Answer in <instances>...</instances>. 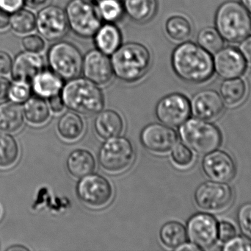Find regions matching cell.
I'll use <instances>...</instances> for the list:
<instances>
[{
    "label": "cell",
    "instance_id": "cell-1",
    "mask_svg": "<svg viewBox=\"0 0 251 251\" xmlns=\"http://www.w3.org/2000/svg\"><path fill=\"white\" fill-rule=\"evenodd\" d=\"M171 66L181 81L203 84L213 76V56L196 43H180L172 53Z\"/></svg>",
    "mask_w": 251,
    "mask_h": 251
},
{
    "label": "cell",
    "instance_id": "cell-2",
    "mask_svg": "<svg viewBox=\"0 0 251 251\" xmlns=\"http://www.w3.org/2000/svg\"><path fill=\"white\" fill-rule=\"evenodd\" d=\"M110 59L114 76L128 84L142 79L151 65V56L149 49L137 42L122 44Z\"/></svg>",
    "mask_w": 251,
    "mask_h": 251
},
{
    "label": "cell",
    "instance_id": "cell-3",
    "mask_svg": "<svg viewBox=\"0 0 251 251\" xmlns=\"http://www.w3.org/2000/svg\"><path fill=\"white\" fill-rule=\"evenodd\" d=\"M60 96L66 107L79 114H97L105 104L104 94L99 85L79 76L66 81Z\"/></svg>",
    "mask_w": 251,
    "mask_h": 251
},
{
    "label": "cell",
    "instance_id": "cell-4",
    "mask_svg": "<svg viewBox=\"0 0 251 251\" xmlns=\"http://www.w3.org/2000/svg\"><path fill=\"white\" fill-rule=\"evenodd\" d=\"M215 28L224 41L239 44L251 32V15L241 2L222 3L215 13Z\"/></svg>",
    "mask_w": 251,
    "mask_h": 251
},
{
    "label": "cell",
    "instance_id": "cell-5",
    "mask_svg": "<svg viewBox=\"0 0 251 251\" xmlns=\"http://www.w3.org/2000/svg\"><path fill=\"white\" fill-rule=\"evenodd\" d=\"M179 134L184 144L199 154L211 153L222 143V134L215 125L196 117L180 126Z\"/></svg>",
    "mask_w": 251,
    "mask_h": 251
},
{
    "label": "cell",
    "instance_id": "cell-6",
    "mask_svg": "<svg viewBox=\"0 0 251 251\" xmlns=\"http://www.w3.org/2000/svg\"><path fill=\"white\" fill-rule=\"evenodd\" d=\"M83 56L80 50L69 41H57L47 53L50 69L63 81L77 78L82 73Z\"/></svg>",
    "mask_w": 251,
    "mask_h": 251
},
{
    "label": "cell",
    "instance_id": "cell-7",
    "mask_svg": "<svg viewBox=\"0 0 251 251\" xmlns=\"http://www.w3.org/2000/svg\"><path fill=\"white\" fill-rule=\"evenodd\" d=\"M65 12L69 29L82 38H93L102 24L97 6L88 0H70Z\"/></svg>",
    "mask_w": 251,
    "mask_h": 251
},
{
    "label": "cell",
    "instance_id": "cell-8",
    "mask_svg": "<svg viewBox=\"0 0 251 251\" xmlns=\"http://www.w3.org/2000/svg\"><path fill=\"white\" fill-rule=\"evenodd\" d=\"M134 157L135 153L131 141L119 136L107 139L100 148L98 159L106 172L117 174L128 169Z\"/></svg>",
    "mask_w": 251,
    "mask_h": 251
},
{
    "label": "cell",
    "instance_id": "cell-9",
    "mask_svg": "<svg viewBox=\"0 0 251 251\" xmlns=\"http://www.w3.org/2000/svg\"><path fill=\"white\" fill-rule=\"evenodd\" d=\"M79 200L91 208H102L113 198V190L108 180L98 174H89L76 185Z\"/></svg>",
    "mask_w": 251,
    "mask_h": 251
},
{
    "label": "cell",
    "instance_id": "cell-10",
    "mask_svg": "<svg viewBox=\"0 0 251 251\" xmlns=\"http://www.w3.org/2000/svg\"><path fill=\"white\" fill-rule=\"evenodd\" d=\"M195 201L200 209L210 212L225 210L233 200V191L227 183L206 181L196 189Z\"/></svg>",
    "mask_w": 251,
    "mask_h": 251
},
{
    "label": "cell",
    "instance_id": "cell-11",
    "mask_svg": "<svg viewBox=\"0 0 251 251\" xmlns=\"http://www.w3.org/2000/svg\"><path fill=\"white\" fill-rule=\"evenodd\" d=\"M158 120L167 126L177 128L181 126L191 114L190 101L180 93H172L162 97L155 109Z\"/></svg>",
    "mask_w": 251,
    "mask_h": 251
},
{
    "label": "cell",
    "instance_id": "cell-12",
    "mask_svg": "<svg viewBox=\"0 0 251 251\" xmlns=\"http://www.w3.org/2000/svg\"><path fill=\"white\" fill-rule=\"evenodd\" d=\"M218 221L212 215L197 213L187 222V238L200 250H208L218 240Z\"/></svg>",
    "mask_w": 251,
    "mask_h": 251
},
{
    "label": "cell",
    "instance_id": "cell-13",
    "mask_svg": "<svg viewBox=\"0 0 251 251\" xmlns=\"http://www.w3.org/2000/svg\"><path fill=\"white\" fill-rule=\"evenodd\" d=\"M36 29L47 41H60L69 29L65 10L53 4L43 7L36 16Z\"/></svg>",
    "mask_w": 251,
    "mask_h": 251
},
{
    "label": "cell",
    "instance_id": "cell-14",
    "mask_svg": "<svg viewBox=\"0 0 251 251\" xmlns=\"http://www.w3.org/2000/svg\"><path fill=\"white\" fill-rule=\"evenodd\" d=\"M82 73L99 86L108 85L114 76L110 56L97 48L87 52L83 56Z\"/></svg>",
    "mask_w": 251,
    "mask_h": 251
},
{
    "label": "cell",
    "instance_id": "cell-15",
    "mask_svg": "<svg viewBox=\"0 0 251 251\" xmlns=\"http://www.w3.org/2000/svg\"><path fill=\"white\" fill-rule=\"evenodd\" d=\"M140 141L145 148L155 153L171 151L178 142L175 130L162 123L149 124L140 134Z\"/></svg>",
    "mask_w": 251,
    "mask_h": 251
},
{
    "label": "cell",
    "instance_id": "cell-16",
    "mask_svg": "<svg viewBox=\"0 0 251 251\" xmlns=\"http://www.w3.org/2000/svg\"><path fill=\"white\" fill-rule=\"evenodd\" d=\"M202 169L211 181L221 183L232 181L237 172L231 156L218 149L206 154L202 162Z\"/></svg>",
    "mask_w": 251,
    "mask_h": 251
},
{
    "label": "cell",
    "instance_id": "cell-17",
    "mask_svg": "<svg viewBox=\"0 0 251 251\" xmlns=\"http://www.w3.org/2000/svg\"><path fill=\"white\" fill-rule=\"evenodd\" d=\"M214 72L224 80L242 77L248 64L239 49L224 47L213 55Z\"/></svg>",
    "mask_w": 251,
    "mask_h": 251
},
{
    "label": "cell",
    "instance_id": "cell-18",
    "mask_svg": "<svg viewBox=\"0 0 251 251\" xmlns=\"http://www.w3.org/2000/svg\"><path fill=\"white\" fill-rule=\"evenodd\" d=\"M191 113L198 119L212 121L224 111V103L219 93L205 89L196 93L190 101Z\"/></svg>",
    "mask_w": 251,
    "mask_h": 251
},
{
    "label": "cell",
    "instance_id": "cell-19",
    "mask_svg": "<svg viewBox=\"0 0 251 251\" xmlns=\"http://www.w3.org/2000/svg\"><path fill=\"white\" fill-rule=\"evenodd\" d=\"M44 69L45 63L42 56L25 51L15 57L10 72L13 81L31 84L35 75Z\"/></svg>",
    "mask_w": 251,
    "mask_h": 251
},
{
    "label": "cell",
    "instance_id": "cell-20",
    "mask_svg": "<svg viewBox=\"0 0 251 251\" xmlns=\"http://www.w3.org/2000/svg\"><path fill=\"white\" fill-rule=\"evenodd\" d=\"M96 48L101 53L111 56L122 46V33L116 24H101L94 36Z\"/></svg>",
    "mask_w": 251,
    "mask_h": 251
},
{
    "label": "cell",
    "instance_id": "cell-21",
    "mask_svg": "<svg viewBox=\"0 0 251 251\" xmlns=\"http://www.w3.org/2000/svg\"><path fill=\"white\" fill-rule=\"evenodd\" d=\"M94 128L99 137L107 140L119 137L123 132L125 123L116 111L102 110L96 117Z\"/></svg>",
    "mask_w": 251,
    "mask_h": 251
},
{
    "label": "cell",
    "instance_id": "cell-22",
    "mask_svg": "<svg viewBox=\"0 0 251 251\" xmlns=\"http://www.w3.org/2000/svg\"><path fill=\"white\" fill-rule=\"evenodd\" d=\"M63 85L60 77L51 69H46L38 72L31 83L32 91L38 97L47 99L60 94Z\"/></svg>",
    "mask_w": 251,
    "mask_h": 251
},
{
    "label": "cell",
    "instance_id": "cell-23",
    "mask_svg": "<svg viewBox=\"0 0 251 251\" xmlns=\"http://www.w3.org/2000/svg\"><path fill=\"white\" fill-rule=\"evenodd\" d=\"M25 119L20 103L8 101L0 104V132H17L23 126Z\"/></svg>",
    "mask_w": 251,
    "mask_h": 251
},
{
    "label": "cell",
    "instance_id": "cell-24",
    "mask_svg": "<svg viewBox=\"0 0 251 251\" xmlns=\"http://www.w3.org/2000/svg\"><path fill=\"white\" fill-rule=\"evenodd\" d=\"M247 83L241 77L224 80L220 88V95L223 101L229 107L240 106L248 95Z\"/></svg>",
    "mask_w": 251,
    "mask_h": 251
},
{
    "label": "cell",
    "instance_id": "cell-25",
    "mask_svg": "<svg viewBox=\"0 0 251 251\" xmlns=\"http://www.w3.org/2000/svg\"><path fill=\"white\" fill-rule=\"evenodd\" d=\"M66 167L72 176L82 178L94 172L96 161L89 151L78 149L72 151L68 156Z\"/></svg>",
    "mask_w": 251,
    "mask_h": 251
},
{
    "label": "cell",
    "instance_id": "cell-26",
    "mask_svg": "<svg viewBox=\"0 0 251 251\" xmlns=\"http://www.w3.org/2000/svg\"><path fill=\"white\" fill-rule=\"evenodd\" d=\"M123 2L125 14L136 23L149 22L158 10L157 0H124Z\"/></svg>",
    "mask_w": 251,
    "mask_h": 251
},
{
    "label": "cell",
    "instance_id": "cell-27",
    "mask_svg": "<svg viewBox=\"0 0 251 251\" xmlns=\"http://www.w3.org/2000/svg\"><path fill=\"white\" fill-rule=\"evenodd\" d=\"M25 118L33 126H41L50 118V109L44 98L35 96L25 102L23 107Z\"/></svg>",
    "mask_w": 251,
    "mask_h": 251
},
{
    "label": "cell",
    "instance_id": "cell-28",
    "mask_svg": "<svg viewBox=\"0 0 251 251\" xmlns=\"http://www.w3.org/2000/svg\"><path fill=\"white\" fill-rule=\"evenodd\" d=\"M85 123L82 117L75 112L65 113L57 122V131L60 137L66 141L79 139L84 133Z\"/></svg>",
    "mask_w": 251,
    "mask_h": 251
},
{
    "label": "cell",
    "instance_id": "cell-29",
    "mask_svg": "<svg viewBox=\"0 0 251 251\" xmlns=\"http://www.w3.org/2000/svg\"><path fill=\"white\" fill-rule=\"evenodd\" d=\"M165 32L170 39L176 43L188 41L193 32V25L186 16L174 15L165 23Z\"/></svg>",
    "mask_w": 251,
    "mask_h": 251
},
{
    "label": "cell",
    "instance_id": "cell-30",
    "mask_svg": "<svg viewBox=\"0 0 251 251\" xmlns=\"http://www.w3.org/2000/svg\"><path fill=\"white\" fill-rule=\"evenodd\" d=\"M159 238L165 247L176 250L187 243V230L180 223L171 221L162 225L159 231Z\"/></svg>",
    "mask_w": 251,
    "mask_h": 251
},
{
    "label": "cell",
    "instance_id": "cell-31",
    "mask_svg": "<svg viewBox=\"0 0 251 251\" xmlns=\"http://www.w3.org/2000/svg\"><path fill=\"white\" fill-rule=\"evenodd\" d=\"M19 158V144L14 137L0 132V169H7L14 166Z\"/></svg>",
    "mask_w": 251,
    "mask_h": 251
},
{
    "label": "cell",
    "instance_id": "cell-32",
    "mask_svg": "<svg viewBox=\"0 0 251 251\" xmlns=\"http://www.w3.org/2000/svg\"><path fill=\"white\" fill-rule=\"evenodd\" d=\"M97 8L101 20L116 24L122 20L125 15L122 0H98Z\"/></svg>",
    "mask_w": 251,
    "mask_h": 251
},
{
    "label": "cell",
    "instance_id": "cell-33",
    "mask_svg": "<svg viewBox=\"0 0 251 251\" xmlns=\"http://www.w3.org/2000/svg\"><path fill=\"white\" fill-rule=\"evenodd\" d=\"M224 42L221 34L213 27H205L197 35V44L211 55L221 50L224 47Z\"/></svg>",
    "mask_w": 251,
    "mask_h": 251
},
{
    "label": "cell",
    "instance_id": "cell-34",
    "mask_svg": "<svg viewBox=\"0 0 251 251\" xmlns=\"http://www.w3.org/2000/svg\"><path fill=\"white\" fill-rule=\"evenodd\" d=\"M10 25L16 33H30L36 29V16L29 10L21 9L11 14Z\"/></svg>",
    "mask_w": 251,
    "mask_h": 251
},
{
    "label": "cell",
    "instance_id": "cell-35",
    "mask_svg": "<svg viewBox=\"0 0 251 251\" xmlns=\"http://www.w3.org/2000/svg\"><path fill=\"white\" fill-rule=\"evenodd\" d=\"M171 152L173 162L178 167L187 168L191 166L194 162V154L193 150L185 144H176Z\"/></svg>",
    "mask_w": 251,
    "mask_h": 251
},
{
    "label": "cell",
    "instance_id": "cell-36",
    "mask_svg": "<svg viewBox=\"0 0 251 251\" xmlns=\"http://www.w3.org/2000/svg\"><path fill=\"white\" fill-rule=\"evenodd\" d=\"M32 92L31 84L14 81L10 85L8 97L11 101L17 103H23L30 97Z\"/></svg>",
    "mask_w": 251,
    "mask_h": 251
},
{
    "label": "cell",
    "instance_id": "cell-37",
    "mask_svg": "<svg viewBox=\"0 0 251 251\" xmlns=\"http://www.w3.org/2000/svg\"><path fill=\"white\" fill-rule=\"evenodd\" d=\"M237 223L243 235L251 241V203L240 206L237 212Z\"/></svg>",
    "mask_w": 251,
    "mask_h": 251
},
{
    "label": "cell",
    "instance_id": "cell-38",
    "mask_svg": "<svg viewBox=\"0 0 251 251\" xmlns=\"http://www.w3.org/2000/svg\"><path fill=\"white\" fill-rule=\"evenodd\" d=\"M22 46L25 51L39 54L44 51L46 44L42 37L38 35H29L22 39Z\"/></svg>",
    "mask_w": 251,
    "mask_h": 251
},
{
    "label": "cell",
    "instance_id": "cell-39",
    "mask_svg": "<svg viewBox=\"0 0 251 251\" xmlns=\"http://www.w3.org/2000/svg\"><path fill=\"white\" fill-rule=\"evenodd\" d=\"M237 236V229L234 224L226 221L218 223V237L221 243H226Z\"/></svg>",
    "mask_w": 251,
    "mask_h": 251
},
{
    "label": "cell",
    "instance_id": "cell-40",
    "mask_svg": "<svg viewBox=\"0 0 251 251\" xmlns=\"http://www.w3.org/2000/svg\"><path fill=\"white\" fill-rule=\"evenodd\" d=\"M223 250L226 251H251V241L245 237L236 236L227 243H224Z\"/></svg>",
    "mask_w": 251,
    "mask_h": 251
},
{
    "label": "cell",
    "instance_id": "cell-41",
    "mask_svg": "<svg viewBox=\"0 0 251 251\" xmlns=\"http://www.w3.org/2000/svg\"><path fill=\"white\" fill-rule=\"evenodd\" d=\"M25 0H0V9L9 14H13L23 8Z\"/></svg>",
    "mask_w": 251,
    "mask_h": 251
},
{
    "label": "cell",
    "instance_id": "cell-42",
    "mask_svg": "<svg viewBox=\"0 0 251 251\" xmlns=\"http://www.w3.org/2000/svg\"><path fill=\"white\" fill-rule=\"evenodd\" d=\"M239 50L247 63L248 66H251V35H248L240 41Z\"/></svg>",
    "mask_w": 251,
    "mask_h": 251
},
{
    "label": "cell",
    "instance_id": "cell-43",
    "mask_svg": "<svg viewBox=\"0 0 251 251\" xmlns=\"http://www.w3.org/2000/svg\"><path fill=\"white\" fill-rule=\"evenodd\" d=\"M11 57L5 52L0 51V76H4L10 73L11 71Z\"/></svg>",
    "mask_w": 251,
    "mask_h": 251
},
{
    "label": "cell",
    "instance_id": "cell-44",
    "mask_svg": "<svg viewBox=\"0 0 251 251\" xmlns=\"http://www.w3.org/2000/svg\"><path fill=\"white\" fill-rule=\"evenodd\" d=\"M49 106H50V109L56 113L63 112L66 107L60 94L49 98Z\"/></svg>",
    "mask_w": 251,
    "mask_h": 251
},
{
    "label": "cell",
    "instance_id": "cell-45",
    "mask_svg": "<svg viewBox=\"0 0 251 251\" xmlns=\"http://www.w3.org/2000/svg\"><path fill=\"white\" fill-rule=\"evenodd\" d=\"M10 85L11 84L7 78L0 76V101L5 100L8 97Z\"/></svg>",
    "mask_w": 251,
    "mask_h": 251
},
{
    "label": "cell",
    "instance_id": "cell-46",
    "mask_svg": "<svg viewBox=\"0 0 251 251\" xmlns=\"http://www.w3.org/2000/svg\"><path fill=\"white\" fill-rule=\"evenodd\" d=\"M10 14L0 9V30L7 29L10 25Z\"/></svg>",
    "mask_w": 251,
    "mask_h": 251
},
{
    "label": "cell",
    "instance_id": "cell-47",
    "mask_svg": "<svg viewBox=\"0 0 251 251\" xmlns=\"http://www.w3.org/2000/svg\"><path fill=\"white\" fill-rule=\"evenodd\" d=\"M48 0H25V4L30 8H38L44 5Z\"/></svg>",
    "mask_w": 251,
    "mask_h": 251
},
{
    "label": "cell",
    "instance_id": "cell-48",
    "mask_svg": "<svg viewBox=\"0 0 251 251\" xmlns=\"http://www.w3.org/2000/svg\"><path fill=\"white\" fill-rule=\"evenodd\" d=\"M176 251H201L197 246H195L193 243H184L182 246H180L179 248Z\"/></svg>",
    "mask_w": 251,
    "mask_h": 251
},
{
    "label": "cell",
    "instance_id": "cell-49",
    "mask_svg": "<svg viewBox=\"0 0 251 251\" xmlns=\"http://www.w3.org/2000/svg\"><path fill=\"white\" fill-rule=\"evenodd\" d=\"M241 3L251 15V0H241Z\"/></svg>",
    "mask_w": 251,
    "mask_h": 251
},
{
    "label": "cell",
    "instance_id": "cell-50",
    "mask_svg": "<svg viewBox=\"0 0 251 251\" xmlns=\"http://www.w3.org/2000/svg\"><path fill=\"white\" fill-rule=\"evenodd\" d=\"M7 251H28L26 248L23 247V246H15V247L9 248L7 249Z\"/></svg>",
    "mask_w": 251,
    "mask_h": 251
},
{
    "label": "cell",
    "instance_id": "cell-51",
    "mask_svg": "<svg viewBox=\"0 0 251 251\" xmlns=\"http://www.w3.org/2000/svg\"><path fill=\"white\" fill-rule=\"evenodd\" d=\"M88 1H92V2H95V1H97L98 0H88Z\"/></svg>",
    "mask_w": 251,
    "mask_h": 251
},
{
    "label": "cell",
    "instance_id": "cell-52",
    "mask_svg": "<svg viewBox=\"0 0 251 251\" xmlns=\"http://www.w3.org/2000/svg\"><path fill=\"white\" fill-rule=\"evenodd\" d=\"M1 207H0V218H1Z\"/></svg>",
    "mask_w": 251,
    "mask_h": 251
},
{
    "label": "cell",
    "instance_id": "cell-53",
    "mask_svg": "<svg viewBox=\"0 0 251 251\" xmlns=\"http://www.w3.org/2000/svg\"><path fill=\"white\" fill-rule=\"evenodd\" d=\"M122 1H124V0H122Z\"/></svg>",
    "mask_w": 251,
    "mask_h": 251
}]
</instances>
